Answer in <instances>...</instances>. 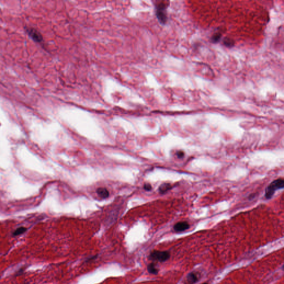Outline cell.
I'll list each match as a JSON object with an SVG mask.
<instances>
[{
    "instance_id": "1",
    "label": "cell",
    "mask_w": 284,
    "mask_h": 284,
    "mask_svg": "<svg viewBox=\"0 0 284 284\" xmlns=\"http://www.w3.org/2000/svg\"><path fill=\"white\" fill-rule=\"evenodd\" d=\"M170 257V254L168 251L153 250L150 253L148 258L153 261L163 263L169 259Z\"/></svg>"
},
{
    "instance_id": "2",
    "label": "cell",
    "mask_w": 284,
    "mask_h": 284,
    "mask_svg": "<svg viewBox=\"0 0 284 284\" xmlns=\"http://www.w3.org/2000/svg\"><path fill=\"white\" fill-rule=\"evenodd\" d=\"M284 181L282 179H279L272 181L270 185L267 186L265 190V198L270 199L274 194L275 191L277 189L284 188Z\"/></svg>"
},
{
    "instance_id": "3",
    "label": "cell",
    "mask_w": 284,
    "mask_h": 284,
    "mask_svg": "<svg viewBox=\"0 0 284 284\" xmlns=\"http://www.w3.org/2000/svg\"><path fill=\"white\" fill-rule=\"evenodd\" d=\"M167 5L163 3H161L159 4L155 5V10H156V14L157 16L159 21L162 23L164 24L167 22Z\"/></svg>"
},
{
    "instance_id": "4",
    "label": "cell",
    "mask_w": 284,
    "mask_h": 284,
    "mask_svg": "<svg viewBox=\"0 0 284 284\" xmlns=\"http://www.w3.org/2000/svg\"><path fill=\"white\" fill-rule=\"evenodd\" d=\"M200 276L197 272H191L189 273L186 276L185 280V284H194L199 280Z\"/></svg>"
},
{
    "instance_id": "5",
    "label": "cell",
    "mask_w": 284,
    "mask_h": 284,
    "mask_svg": "<svg viewBox=\"0 0 284 284\" xmlns=\"http://www.w3.org/2000/svg\"><path fill=\"white\" fill-rule=\"evenodd\" d=\"M189 228L190 225L189 224L188 222H180L175 224L173 228L175 232H181L188 229Z\"/></svg>"
},
{
    "instance_id": "6",
    "label": "cell",
    "mask_w": 284,
    "mask_h": 284,
    "mask_svg": "<svg viewBox=\"0 0 284 284\" xmlns=\"http://www.w3.org/2000/svg\"><path fill=\"white\" fill-rule=\"evenodd\" d=\"M147 270L151 274L157 275L159 272V269L156 267V265L154 263H151L148 265Z\"/></svg>"
},
{
    "instance_id": "7",
    "label": "cell",
    "mask_w": 284,
    "mask_h": 284,
    "mask_svg": "<svg viewBox=\"0 0 284 284\" xmlns=\"http://www.w3.org/2000/svg\"><path fill=\"white\" fill-rule=\"evenodd\" d=\"M97 193L98 194V196H100L102 198H107L109 196V192L107 190V189L103 188H99L97 190Z\"/></svg>"
},
{
    "instance_id": "8",
    "label": "cell",
    "mask_w": 284,
    "mask_h": 284,
    "mask_svg": "<svg viewBox=\"0 0 284 284\" xmlns=\"http://www.w3.org/2000/svg\"><path fill=\"white\" fill-rule=\"evenodd\" d=\"M172 188V186H171V185L170 184H168V183H165V184H163L160 185V187H159V191H160L161 193H164L165 192H166V191H167L168 190H169V189H170Z\"/></svg>"
},
{
    "instance_id": "9",
    "label": "cell",
    "mask_w": 284,
    "mask_h": 284,
    "mask_svg": "<svg viewBox=\"0 0 284 284\" xmlns=\"http://www.w3.org/2000/svg\"><path fill=\"white\" fill-rule=\"evenodd\" d=\"M26 230L27 229L26 228H24V227H20V228H18V229H17L14 231L13 235L14 236L19 235H21V234L24 233V232L26 231Z\"/></svg>"
},
{
    "instance_id": "10",
    "label": "cell",
    "mask_w": 284,
    "mask_h": 284,
    "mask_svg": "<svg viewBox=\"0 0 284 284\" xmlns=\"http://www.w3.org/2000/svg\"><path fill=\"white\" fill-rule=\"evenodd\" d=\"M144 188L146 190L149 191V190H151V189H152V186H151V184H146L144 185Z\"/></svg>"
},
{
    "instance_id": "11",
    "label": "cell",
    "mask_w": 284,
    "mask_h": 284,
    "mask_svg": "<svg viewBox=\"0 0 284 284\" xmlns=\"http://www.w3.org/2000/svg\"><path fill=\"white\" fill-rule=\"evenodd\" d=\"M184 155V153L183 152H182V151H179V152H177V156H178V157L179 158H181L183 157Z\"/></svg>"
},
{
    "instance_id": "12",
    "label": "cell",
    "mask_w": 284,
    "mask_h": 284,
    "mask_svg": "<svg viewBox=\"0 0 284 284\" xmlns=\"http://www.w3.org/2000/svg\"><path fill=\"white\" fill-rule=\"evenodd\" d=\"M97 257V255H94L93 256H91L90 258H88L87 260H86V262H89V261H90L91 260H94V259H95Z\"/></svg>"
},
{
    "instance_id": "13",
    "label": "cell",
    "mask_w": 284,
    "mask_h": 284,
    "mask_svg": "<svg viewBox=\"0 0 284 284\" xmlns=\"http://www.w3.org/2000/svg\"><path fill=\"white\" fill-rule=\"evenodd\" d=\"M202 284H208V283H206V282H205V283H203Z\"/></svg>"
}]
</instances>
